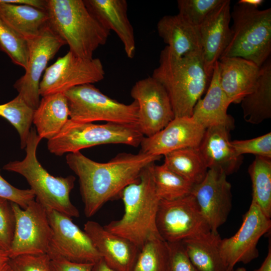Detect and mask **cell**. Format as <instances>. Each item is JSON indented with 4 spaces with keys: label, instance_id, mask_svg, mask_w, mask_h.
<instances>
[{
    "label": "cell",
    "instance_id": "1",
    "mask_svg": "<svg viewBox=\"0 0 271 271\" xmlns=\"http://www.w3.org/2000/svg\"><path fill=\"white\" fill-rule=\"evenodd\" d=\"M161 157L122 153L106 163H99L80 151L68 154L66 163L78 177L85 216H92L107 202L120 196L126 186L139 180L145 168Z\"/></svg>",
    "mask_w": 271,
    "mask_h": 271
},
{
    "label": "cell",
    "instance_id": "2",
    "mask_svg": "<svg viewBox=\"0 0 271 271\" xmlns=\"http://www.w3.org/2000/svg\"><path fill=\"white\" fill-rule=\"evenodd\" d=\"M152 76L166 90L175 117L192 116L210 79L205 72L201 51L177 57L167 46L161 51L159 65Z\"/></svg>",
    "mask_w": 271,
    "mask_h": 271
},
{
    "label": "cell",
    "instance_id": "3",
    "mask_svg": "<svg viewBox=\"0 0 271 271\" xmlns=\"http://www.w3.org/2000/svg\"><path fill=\"white\" fill-rule=\"evenodd\" d=\"M154 164L145 168L139 180L122 191L120 196L124 205L122 217L104 226L110 232L128 239L139 249L149 239L161 237L156 226L161 199L153 179Z\"/></svg>",
    "mask_w": 271,
    "mask_h": 271
},
{
    "label": "cell",
    "instance_id": "4",
    "mask_svg": "<svg viewBox=\"0 0 271 271\" xmlns=\"http://www.w3.org/2000/svg\"><path fill=\"white\" fill-rule=\"evenodd\" d=\"M49 26L77 56L93 58L110 35L82 0H47Z\"/></svg>",
    "mask_w": 271,
    "mask_h": 271
},
{
    "label": "cell",
    "instance_id": "5",
    "mask_svg": "<svg viewBox=\"0 0 271 271\" xmlns=\"http://www.w3.org/2000/svg\"><path fill=\"white\" fill-rule=\"evenodd\" d=\"M41 140L36 128H31L26 143L25 158L7 163L3 169L23 176L33 191L36 200L46 210H54L70 217H78L79 212L70 199L75 177L72 175L55 177L44 168L36 155Z\"/></svg>",
    "mask_w": 271,
    "mask_h": 271
},
{
    "label": "cell",
    "instance_id": "6",
    "mask_svg": "<svg viewBox=\"0 0 271 271\" xmlns=\"http://www.w3.org/2000/svg\"><path fill=\"white\" fill-rule=\"evenodd\" d=\"M231 18L230 39L220 58L239 57L260 67L271 53V9L237 3Z\"/></svg>",
    "mask_w": 271,
    "mask_h": 271
},
{
    "label": "cell",
    "instance_id": "7",
    "mask_svg": "<svg viewBox=\"0 0 271 271\" xmlns=\"http://www.w3.org/2000/svg\"><path fill=\"white\" fill-rule=\"evenodd\" d=\"M144 137L137 125L95 124L69 119L59 133L48 140L47 148L52 154L61 156L104 144H121L138 147Z\"/></svg>",
    "mask_w": 271,
    "mask_h": 271
},
{
    "label": "cell",
    "instance_id": "8",
    "mask_svg": "<svg viewBox=\"0 0 271 271\" xmlns=\"http://www.w3.org/2000/svg\"><path fill=\"white\" fill-rule=\"evenodd\" d=\"M70 119L78 122L103 121L138 125L139 106L136 100L124 104L102 93L92 84L73 87L64 92Z\"/></svg>",
    "mask_w": 271,
    "mask_h": 271
},
{
    "label": "cell",
    "instance_id": "9",
    "mask_svg": "<svg viewBox=\"0 0 271 271\" xmlns=\"http://www.w3.org/2000/svg\"><path fill=\"white\" fill-rule=\"evenodd\" d=\"M156 226L160 236L168 243L182 242L211 231L191 193L173 200L161 199Z\"/></svg>",
    "mask_w": 271,
    "mask_h": 271
},
{
    "label": "cell",
    "instance_id": "10",
    "mask_svg": "<svg viewBox=\"0 0 271 271\" xmlns=\"http://www.w3.org/2000/svg\"><path fill=\"white\" fill-rule=\"evenodd\" d=\"M11 205L15 219V227L10 258L25 254L48 253L52 231L46 209L36 200L31 201L24 209L12 202Z\"/></svg>",
    "mask_w": 271,
    "mask_h": 271
},
{
    "label": "cell",
    "instance_id": "11",
    "mask_svg": "<svg viewBox=\"0 0 271 271\" xmlns=\"http://www.w3.org/2000/svg\"><path fill=\"white\" fill-rule=\"evenodd\" d=\"M100 60L79 57L69 51L44 72L39 85L40 96L64 93L77 86L98 82L104 78Z\"/></svg>",
    "mask_w": 271,
    "mask_h": 271
},
{
    "label": "cell",
    "instance_id": "12",
    "mask_svg": "<svg viewBox=\"0 0 271 271\" xmlns=\"http://www.w3.org/2000/svg\"><path fill=\"white\" fill-rule=\"evenodd\" d=\"M28 41L27 67L25 73L16 81L14 87L26 103L35 110L40 101L39 85L42 75L49 61L66 43L48 24L39 35Z\"/></svg>",
    "mask_w": 271,
    "mask_h": 271
},
{
    "label": "cell",
    "instance_id": "13",
    "mask_svg": "<svg viewBox=\"0 0 271 271\" xmlns=\"http://www.w3.org/2000/svg\"><path fill=\"white\" fill-rule=\"evenodd\" d=\"M270 228V218L251 201L238 231L233 236L221 239L220 252L227 271L234 269L237 263L247 264L258 257L259 240Z\"/></svg>",
    "mask_w": 271,
    "mask_h": 271
},
{
    "label": "cell",
    "instance_id": "14",
    "mask_svg": "<svg viewBox=\"0 0 271 271\" xmlns=\"http://www.w3.org/2000/svg\"><path fill=\"white\" fill-rule=\"evenodd\" d=\"M130 95L138 104V126L144 137L157 133L175 118L166 90L152 76L137 81Z\"/></svg>",
    "mask_w": 271,
    "mask_h": 271
},
{
    "label": "cell",
    "instance_id": "15",
    "mask_svg": "<svg viewBox=\"0 0 271 271\" xmlns=\"http://www.w3.org/2000/svg\"><path fill=\"white\" fill-rule=\"evenodd\" d=\"M52 231L48 254H55L69 261L94 264L101 256L88 234L71 217L54 210H46Z\"/></svg>",
    "mask_w": 271,
    "mask_h": 271
},
{
    "label": "cell",
    "instance_id": "16",
    "mask_svg": "<svg viewBox=\"0 0 271 271\" xmlns=\"http://www.w3.org/2000/svg\"><path fill=\"white\" fill-rule=\"evenodd\" d=\"M191 194L206 220L211 231L227 220L232 208L231 186L223 173L208 169L203 180L194 186Z\"/></svg>",
    "mask_w": 271,
    "mask_h": 271
},
{
    "label": "cell",
    "instance_id": "17",
    "mask_svg": "<svg viewBox=\"0 0 271 271\" xmlns=\"http://www.w3.org/2000/svg\"><path fill=\"white\" fill-rule=\"evenodd\" d=\"M206 128L192 116L175 117L163 129L144 137L140 146L142 153L156 156L188 148H198Z\"/></svg>",
    "mask_w": 271,
    "mask_h": 271
},
{
    "label": "cell",
    "instance_id": "18",
    "mask_svg": "<svg viewBox=\"0 0 271 271\" xmlns=\"http://www.w3.org/2000/svg\"><path fill=\"white\" fill-rule=\"evenodd\" d=\"M230 19V1L223 0L198 27L204 68L210 79L215 63L228 44Z\"/></svg>",
    "mask_w": 271,
    "mask_h": 271
},
{
    "label": "cell",
    "instance_id": "19",
    "mask_svg": "<svg viewBox=\"0 0 271 271\" xmlns=\"http://www.w3.org/2000/svg\"><path fill=\"white\" fill-rule=\"evenodd\" d=\"M101 258L113 271H131L140 249L128 239L106 230L94 221L84 225Z\"/></svg>",
    "mask_w": 271,
    "mask_h": 271
},
{
    "label": "cell",
    "instance_id": "20",
    "mask_svg": "<svg viewBox=\"0 0 271 271\" xmlns=\"http://www.w3.org/2000/svg\"><path fill=\"white\" fill-rule=\"evenodd\" d=\"M220 86L231 103H239L254 88L260 67L239 57H222L218 61Z\"/></svg>",
    "mask_w": 271,
    "mask_h": 271
},
{
    "label": "cell",
    "instance_id": "21",
    "mask_svg": "<svg viewBox=\"0 0 271 271\" xmlns=\"http://www.w3.org/2000/svg\"><path fill=\"white\" fill-rule=\"evenodd\" d=\"M230 130L222 126L206 128L198 147L208 169L227 176L238 170L242 160V156L236 154L231 145Z\"/></svg>",
    "mask_w": 271,
    "mask_h": 271
},
{
    "label": "cell",
    "instance_id": "22",
    "mask_svg": "<svg viewBox=\"0 0 271 271\" xmlns=\"http://www.w3.org/2000/svg\"><path fill=\"white\" fill-rule=\"evenodd\" d=\"M89 10L107 29L114 31L121 41L127 57L136 54L133 27L127 16L125 0H85Z\"/></svg>",
    "mask_w": 271,
    "mask_h": 271
},
{
    "label": "cell",
    "instance_id": "23",
    "mask_svg": "<svg viewBox=\"0 0 271 271\" xmlns=\"http://www.w3.org/2000/svg\"><path fill=\"white\" fill-rule=\"evenodd\" d=\"M218 61L215 64L206 94L197 101L192 117L206 129L222 126L230 130L234 122L227 110L231 102L220 85Z\"/></svg>",
    "mask_w": 271,
    "mask_h": 271
},
{
    "label": "cell",
    "instance_id": "24",
    "mask_svg": "<svg viewBox=\"0 0 271 271\" xmlns=\"http://www.w3.org/2000/svg\"><path fill=\"white\" fill-rule=\"evenodd\" d=\"M157 27L159 36L174 55L182 57L201 51L198 27L188 23L179 14L164 16Z\"/></svg>",
    "mask_w": 271,
    "mask_h": 271
},
{
    "label": "cell",
    "instance_id": "25",
    "mask_svg": "<svg viewBox=\"0 0 271 271\" xmlns=\"http://www.w3.org/2000/svg\"><path fill=\"white\" fill-rule=\"evenodd\" d=\"M68 101L64 93L42 97L34 110L33 123L38 134L48 140L55 137L69 119Z\"/></svg>",
    "mask_w": 271,
    "mask_h": 271
},
{
    "label": "cell",
    "instance_id": "26",
    "mask_svg": "<svg viewBox=\"0 0 271 271\" xmlns=\"http://www.w3.org/2000/svg\"><path fill=\"white\" fill-rule=\"evenodd\" d=\"M244 119L259 124L271 118V60L269 57L260 67L253 90L240 102Z\"/></svg>",
    "mask_w": 271,
    "mask_h": 271
},
{
    "label": "cell",
    "instance_id": "27",
    "mask_svg": "<svg viewBox=\"0 0 271 271\" xmlns=\"http://www.w3.org/2000/svg\"><path fill=\"white\" fill-rule=\"evenodd\" d=\"M221 239L218 232L210 231L181 242L198 271H227L220 252Z\"/></svg>",
    "mask_w": 271,
    "mask_h": 271
},
{
    "label": "cell",
    "instance_id": "28",
    "mask_svg": "<svg viewBox=\"0 0 271 271\" xmlns=\"http://www.w3.org/2000/svg\"><path fill=\"white\" fill-rule=\"evenodd\" d=\"M0 17L27 40L40 34L48 25L46 10L0 0Z\"/></svg>",
    "mask_w": 271,
    "mask_h": 271
},
{
    "label": "cell",
    "instance_id": "29",
    "mask_svg": "<svg viewBox=\"0 0 271 271\" xmlns=\"http://www.w3.org/2000/svg\"><path fill=\"white\" fill-rule=\"evenodd\" d=\"M164 156L165 166L194 186L203 180L208 170L199 148L180 149Z\"/></svg>",
    "mask_w": 271,
    "mask_h": 271
},
{
    "label": "cell",
    "instance_id": "30",
    "mask_svg": "<svg viewBox=\"0 0 271 271\" xmlns=\"http://www.w3.org/2000/svg\"><path fill=\"white\" fill-rule=\"evenodd\" d=\"M252 183V201L271 217V159L255 156L248 167Z\"/></svg>",
    "mask_w": 271,
    "mask_h": 271
},
{
    "label": "cell",
    "instance_id": "31",
    "mask_svg": "<svg viewBox=\"0 0 271 271\" xmlns=\"http://www.w3.org/2000/svg\"><path fill=\"white\" fill-rule=\"evenodd\" d=\"M153 179L159 197L173 200L190 194L194 185L164 164L153 168Z\"/></svg>",
    "mask_w": 271,
    "mask_h": 271
},
{
    "label": "cell",
    "instance_id": "32",
    "mask_svg": "<svg viewBox=\"0 0 271 271\" xmlns=\"http://www.w3.org/2000/svg\"><path fill=\"white\" fill-rule=\"evenodd\" d=\"M168 243L160 237L149 239L140 249L131 271H167Z\"/></svg>",
    "mask_w": 271,
    "mask_h": 271
},
{
    "label": "cell",
    "instance_id": "33",
    "mask_svg": "<svg viewBox=\"0 0 271 271\" xmlns=\"http://www.w3.org/2000/svg\"><path fill=\"white\" fill-rule=\"evenodd\" d=\"M34 110L19 95L10 101L0 104V116L7 119L17 129L20 136L22 149L26 146Z\"/></svg>",
    "mask_w": 271,
    "mask_h": 271
},
{
    "label": "cell",
    "instance_id": "34",
    "mask_svg": "<svg viewBox=\"0 0 271 271\" xmlns=\"http://www.w3.org/2000/svg\"><path fill=\"white\" fill-rule=\"evenodd\" d=\"M0 50L7 54L14 64L26 69L29 57L28 41L1 17Z\"/></svg>",
    "mask_w": 271,
    "mask_h": 271
},
{
    "label": "cell",
    "instance_id": "35",
    "mask_svg": "<svg viewBox=\"0 0 271 271\" xmlns=\"http://www.w3.org/2000/svg\"><path fill=\"white\" fill-rule=\"evenodd\" d=\"M223 0H178V14L193 26L198 27L207 16Z\"/></svg>",
    "mask_w": 271,
    "mask_h": 271
},
{
    "label": "cell",
    "instance_id": "36",
    "mask_svg": "<svg viewBox=\"0 0 271 271\" xmlns=\"http://www.w3.org/2000/svg\"><path fill=\"white\" fill-rule=\"evenodd\" d=\"M231 143L238 156L251 154L271 159V132L251 139L234 140Z\"/></svg>",
    "mask_w": 271,
    "mask_h": 271
},
{
    "label": "cell",
    "instance_id": "37",
    "mask_svg": "<svg viewBox=\"0 0 271 271\" xmlns=\"http://www.w3.org/2000/svg\"><path fill=\"white\" fill-rule=\"evenodd\" d=\"M15 219L10 201L0 198V248L8 251L13 238Z\"/></svg>",
    "mask_w": 271,
    "mask_h": 271
},
{
    "label": "cell",
    "instance_id": "38",
    "mask_svg": "<svg viewBox=\"0 0 271 271\" xmlns=\"http://www.w3.org/2000/svg\"><path fill=\"white\" fill-rule=\"evenodd\" d=\"M48 254H25L10 258L12 271H51Z\"/></svg>",
    "mask_w": 271,
    "mask_h": 271
},
{
    "label": "cell",
    "instance_id": "39",
    "mask_svg": "<svg viewBox=\"0 0 271 271\" xmlns=\"http://www.w3.org/2000/svg\"><path fill=\"white\" fill-rule=\"evenodd\" d=\"M167 243L169 257L167 271H198L190 260L181 242Z\"/></svg>",
    "mask_w": 271,
    "mask_h": 271
},
{
    "label": "cell",
    "instance_id": "40",
    "mask_svg": "<svg viewBox=\"0 0 271 271\" xmlns=\"http://www.w3.org/2000/svg\"><path fill=\"white\" fill-rule=\"evenodd\" d=\"M0 198L16 203L24 209L34 200L35 195L31 189H21L13 186L0 174Z\"/></svg>",
    "mask_w": 271,
    "mask_h": 271
},
{
    "label": "cell",
    "instance_id": "41",
    "mask_svg": "<svg viewBox=\"0 0 271 271\" xmlns=\"http://www.w3.org/2000/svg\"><path fill=\"white\" fill-rule=\"evenodd\" d=\"M49 255L51 271H92L94 264L72 262L55 254Z\"/></svg>",
    "mask_w": 271,
    "mask_h": 271
},
{
    "label": "cell",
    "instance_id": "42",
    "mask_svg": "<svg viewBox=\"0 0 271 271\" xmlns=\"http://www.w3.org/2000/svg\"><path fill=\"white\" fill-rule=\"evenodd\" d=\"M10 4L23 5L46 10L47 0H3Z\"/></svg>",
    "mask_w": 271,
    "mask_h": 271
},
{
    "label": "cell",
    "instance_id": "43",
    "mask_svg": "<svg viewBox=\"0 0 271 271\" xmlns=\"http://www.w3.org/2000/svg\"><path fill=\"white\" fill-rule=\"evenodd\" d=\"M253 271H271V247L269 243L267 254L260 266Z\"/></svg>",
    "mask_w": 271,
    "mask_h": 271
},
{
    "label": "cell",
    "instance_id": "44",
    "mask_svg": "<svg viewBox=\"0 0 271 271\" xmlns=\"http://www.w3.org/2000/svg\"><path fill=\"white\" fill-rule=\"evenodd\" d=\"M92 271H113L101 258L98 261L93 264Z\"/></svg>",
    "mask_w": 271,
    "mask_h": 271
},
{
    "label": "cell",
    "instance_id": "45",
    "mask_svg": "<svg viewBox=\"0 0 271 271\" xmlns=\"http://www.w3.org/2000/svg\"><path fill=\"white\" fill-rule=\"evenodd\" d=\"M8 252L0 248V271L9 263Z\"/></svg>",
    "mask_w": 271,
    "mask_h": 271
},
{
    "label": "cell",
    "instance_id": "46",
    "mask_svg": "<svg viewBox=\"0 0 271 271\" xmlns=\"http://www.w3.org/2000/svg\"><path fill=\"white\" fill-rule=\"evenodd\" d=\"M264 2L262 0H240L237 3L244 4L248 5L258 8Z\"/></svg>",
    "mask_w": 271,
    "mask_h": 271
},
{
    "label": "cell",
    "instance_id": "47",
    "mask_svg": "<svg viewBox=\"0 0 271 271\" xmlns=\"http://www.w3.org/2000/svg\"><path fill=\"white\" fill-rule=\"evenodd\" d=\"M1 271H12L9 263Z\"/></svg>",
    "mask_w": 271,
    "mask_h": 271
},
{
    "label": "cell",
    "instance_id": "48",
    "mask_svg": "<svg viewBox=\"0 0 271 271\" xmlns=\"http://www.w3.org/2000/svg\"><path fill=\"white\" fill-rule=\"evenodd\" d=\"M232 271H246V269L243 267H239Z\"/></svg>",
    "mask_w": 271,
    "mask_h": 271
}]
</instances>
